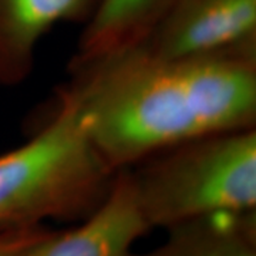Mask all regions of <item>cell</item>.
<instances>
[{
    "label": "cell",
    "mask_w": 256,
    "mask_h": 256,
    "mask_svg": "<svg viewBox=\"0 0 256 256\" xmlns=\"http://www.w3.org/2000/svg\"><path fill=\"white\" fill-rule=\"evenodd\" d=\"M53 117L18 148L0 154V234L80 222L110 194L120 171L92 142L78 106L60 90Z\"/></svg>",
    "instance_id": "cell-2"
},
{
    "label": "cell",
    "mask_w": 256,
    "mask_h": 256,
    "mask_svg": "<svg viewBox=\"0 0 256 256\" xmlns=\"http://www.w3.org/2000/svg\"><path fill=\"white\" fill-rule=\"evenodd\" d=\"M137 47L158 58L256 54V0H171Z\"/></svg>",
    "instance_id": "cell-4"
},
{
    "label": "cell",
    "mask_w": 256,
    "mask_h": 256,
    "mask_svg": "<svg viewBox=\"0 0 256 256\" xmlns=\"http://www.w3.org/2000/svg\"><path fill=\"white\" fill-rule=\"evenodd\" d=\"M50 228L46 225L33 228L18 229L0 234V256H18L23 249L34 240L46 235Z\"/></svg>",
    "instance_id": "cell-9"
},
{
    "label": "cell",
    "mask_w": 256,
    "mask_h": 256,
    "mask_svg": "<svg viewBox=\"0 0 256 256\" xmlns=\"http://www.w3.org/2000/svg\"><path fill=\"white\" fill-rule=\"evenodd\" d=\"M100 0H0V86L33 72L37 46L58 23H87Z\"/></svg>",
    "instance_id": "cell-6"
},
{
    "label": "cell",
    "mask_w": 256,
    "mask_h": 256,
    "mask_svg": "<svg viewBox=\"0 0 256 256\" xmlns=\"http://www.w3.org/2000/svg\"><path fill=\"white\" fill-rule=\"evenodd\" d=\"M127 170L150 229L256 210V127L192 138Z\"/></svg>",
    "instance_id": "cell-3"
},
{
    "label": "cell",
    "mask_w": 256,
    "mask_h": 256,
    "mask_svg": "<svg viewBox=\"0 0 256 256\" xmlns=\"http://www.w3.org/2000/svg\"><path fill=\"white\" fill-rule=\"evenodd\" d=\"M150 230L126 168L90 216L66 230L50 229L18 256H128Z\"/></svg>",
    "instance_id": "cell-5"
},
{
    "label": "cell",
    "mask_w": 256,
    "mask_h": 256,
    "mask_svg": "<svg viewBox=\"0 0 256 256\" xmlns=\"http://www.w3.org/2000/svg\"><path fill=\"white\" fill-rule=\"evenodd\" d=\"M62 92L121 171L192 138L256 127V54L158 58L132 47L73 72Z\"/></svg>",
    "instance_id": "cell-1"
},
{
    "label": "cell",
    "mask_w": 256,
    "mask_h": 256,
    "mask_svg": "<svg viewBox=\"0 0 256 256\" xmlns=\"http://www.w3.org/2000/svg\"><path fill=\"white\" fill-rule=\"evenodd\" d=\"M171 0H100L84 24L70 60V73L140 46Z\"/></svg>",
    "instance_id": "cell-7"
},
{
    "label": "cell",
    "mask_w": 256,
    "mask_h": 256,
    "mask_svg": "<svg viewBox=\"0 0 256 256\" xmlns=\"http://www.w3.org/2000/svg\"><path fill=\"white\" fill-rule=\"evenodd\" d=\"M166 230L160 246L128 256H256V210L216 212Z\"/></svg>",
    "instance_id": "cell-8"
}]
</instances>
